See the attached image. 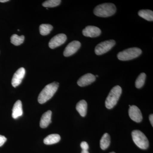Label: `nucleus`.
<instances>
[{
  "instance_id": "f257e3e1",
  "label": "nucleus",
  "mask_w": 153,
  "mask_h": 153,
  "mask_svg": "<svg viewBox=\"0 0 153 153\" xmlns=\"http://www.w3.org/2000/svg\"><path fill=\"white\" fill-rule=\"evenodd\" d=\"M59 87V83L56 82L48 84L44 88L38 97V101L40 104H44L52 98L56 93Z\"/></svg>"
},
{
  "instance_id": "f03ea898",
  "label": "nucleus",
  "mask_w": 153,
  "mask_h": 153,
  "mask_svg": "<svg viewBox=\"0 0 153 153\" xmlns=\"http://www.w3.org/2000/svg\"><path fill=\"white\" fill-rule=\"evenodd\" d=\"M116 7L112 3H104L97 6L94 10L95 16L100 17H108L115 13Z\"/></svg>"
},
{
  "instance_id": "7ed1b4c3",
  "label": "nucleus",
  "mask_w": 153,
  "mask_h": 153,
  "mask_svg": "<svg viewBox=\"0 0 153 153\" xmlns=\"http://www.w3.org/2000/svg\"><path fill=\"white\" fill-rule=\"evenodd\" d=\"M122 91V88L119 85L113 88L105 100V105L107 108L111 109L117 104L121 95Z\"/></svg>"
},
{
  "instance_id": "20e7f679",
  "label": "nucleus",
  "mask_w": 153,
  "mask_h": 153,
  "mask_svg": "<svg viewBox=\"0 0 153 153\" xmlns=\"http://www.w3.org/2000/svg\"><path fill=\"white\" fill-rule=\"evenodd\" d=\"M142 50L137 47L126 49L118 54V59L122 61H127L137 58L141 54Z\"/></svg>"
},
{
  "instance_id": "39448f33",
  "label": "nucleus",
  "mask_w": 153,
  "mask_h": 153,
  "mask_svg": "<svg viewBox=\"0 0 153 153\" xmlns=\"http://www.w3.org/2000/svg\"><path fill=\"white\" fill-rule=\"evenodd\" d=\"M131 136L134 142L140 149H146L149 147V140L142 132L139 130L133 131Z\"/></svg>"
},
{
  "instance_id": "423d86ee",
  "label": "nucleus",
  "mask_w": 153,
  "mask_h": 153,
  "mask_svg": "<svg viewBox=\"0 0 153 153\" xmlns=\"http://www.w3.org/2000/svg\"><path fill=\"white\" fill-rule=\"evenodd\" d=\"M115 41L109 40L101 42L97 45L95 48V53L97 55H102L109 51L115 45Z\"/></svg>"
},
{
  "instance_id": "0eeeda50",
  "label": "nucleus",
  "mask_w": 153,
  "mask_h": 153,
  "mask_svg": "<svg viewBox=\"0 0 153 153\" xmlns=\"http://www.w3.org/2000/svg\"><path fill=\"white\" fill-rule=\"evenodd\" d=\"M67 39L66 35L64 34H59L54 36L51 39L49 43V48L52 49L61 46L64 44Z\"/></svg>"
},
{
  "instance_id": "6e6552de",
  "label": "nucleus",
  "mask_w": 153,
  "mask_h": 153,
  "mask_svg": "<svg viewBox=\"0 0 153 153\" xmlns=\"http://www.w3.org/2000/svg\"><path fill=\"white\" fill-rule=\"evenodd\" d=\"M80 46L81 44L79 41H72L66 46L63 52V55L65 57H69L73 55L78 51Z\"/></svg>"
},
{
  "instance_id": "1a4fd4ad",
  "label": "nucleus",
  "mask_w": 153,
  "mask_h": 153,
  "mask_svg": "<svg viewBox=\"0 0 153 153\" xmlns=\"http://www.w3.org/2000/svg\"><path fill=\"white\" fill-rule=\"evenodd\" d=\"M129 116L132 120L137 123H140L143 120L141 112L138 108L134 105L130 107L128 110Z\"/></svg>"
},
{
  "instance_id": "9d476101",
  "label": "nucleus",
  "mask_w": 153,
  "mask_h": 153,
  "mask_svg": "<svg viewBox=\"0 0 153 153\" xmlns=\"http://www.w3.org/2000/svg\"><path fill=\"white\" fill-rule=\"evenodd\" d=\"M25 68L23 67H21L19 68L18 70L14 74L12 80V85L14 87H16L21 84L22 82V79L25 77Z\"/></svg>"
},
{
  "instance_id": "9b49d317",
  "label": "nucleus",
  "mask_w": 153,
  "mask_h": 153,
  "mask_svg": "<svg viewBox=\"0 0 153 153\" xmlns=\"http://www.w3.org/2000/svg\"><path fill=\"white\" fill-rule=\"evenodd\" d=\"M101 30L97 27L93 26H88L82 31V34L85 37L95 38L101 34Z\"/></svg>"
},
{
  "instance_id": "f8f14e48",
  "label": "nucleus",
  "mask_w": 153,
  "mask_h": 153,
  "mask_svg": "<svg viewBox=\"0 0 153 153\" xmlns=\"http://www.w3.org/2000/svg\"><path fill=\"white\" fill-rule=\"evenodd\" d=\"M96 77L91 73H88L81 76L78 81L77 83L80 87H84L86 85H90L91 83L95 81Z\"/></svg>"
},
{
  "instance_id": "ddd939ff",
  "label": "nucleus",
  "mask_w": 153,
  "mask_h": 153,
  "mask_svg": "<svg viewBox=\"0 0 153 153\" xmlns=\"http://www.w3.org/2000/svg\"><path fill=\"white\" fill-rule=\"evenodd\" d=\"M52 114V111L49 110L47 112L44 113L42 116L40 123V127L41 128H46L49 125V124L52 122L51 121Z\"/></svg>"
},
{
  "instance_id": "4468645a",
  "label": "nucleus",
  "mask_w": 153,
  "mask_h": 153,
  "mask_svg": "<svg viewBox=\"0 0 153 153\" xmlns=\"http://www.w3.org/2000/svg\"><path fill=\"white\" fill-rule=\"evenodd\" d=\"M12 117L14 119H17L19 117L22 116L23 114L22 109V101L20 100H17L14 105L12 110Z\"/></svg>"
},
{
  "instance_id": "2eb2a0df",
  "label": "nucleus",
  "mask_w": 153,
  "mask_h": 153,
  "mask_svg": "<svg viewBox=\"0 0 153 153\" xmlns=\"http://www.w3.org/2000/svg\"><path fill=\"white\" fill-rule=\"evenodd\" d=\"M76 109L81 116L84 117L87 113V102L85 100H80L76 104Z\"/></svg>"
},
{
  "instance_id": "dca6fc26",
  "label": "nucleus",
  "mask_w": 153,
  "mask_h": 153,
  "mask_svg": "<svg viewBox=\"0 0 153 153\" xmlns=\"http://www.w3.org/2000/svg\"><path fill=\"white\" fill-rule=\"evenodd\" d=\"M60 137L58 134H52L46 137L44 140V144L46 145H52L59 142Z\"/></svg>"
},
{
  "instance_id": "f3484780",
  "label": "nucleus",
  "mask_w": 153,
  "mask_h": 153,
  "mask_svg": "<svg viewBox=\"0 0 153 153\" xmlns=\"http://www.w3.org/2000/svg\"><path fill=\"white\" fill-rule=\"evenodd\" d=\"M138 15L140 17L149 22L153 21V12L151 10H143L139 11Z\"/></svg>"
},
{
  "instance_id": "a211bd4d",
  "label": "nucleus",
  "mask_w": 153,
  "mask_h": 153,
  "mask_svg": "<svg viewBox=\"0 0 153 153\" xmlns=\"http://www.w3.org/2000/svg\"><path fill=\"white\" fill-rule=\"evenodd\" d=\"M110 137L109 134H104L100 140V147L102 149L105 150L107 149L110 144Z\"/></svg>"
},
{
  "instance_id": "6ab92c4d",
  "label": "nucleus",
  "mask_w": 153,
  "mask_h": 153,
  "mask_svg": "<svg viewBox=\"0 0 153 153\" xmlns=\"http://www.w3.org/2000/svg\"><path fill=\"white\" fill-rule=\"evenodd\" d=\"M53 29L52 25L49 24H42L40 25L39 27L40 34L42 36H45L48 35Z\"/></svg>"
},
{
  "instance_id": "aec40b11",
  "label": "nucleus",
  "mask_w": 153,
  "mask_h": 153,
  "mask_svg": "<svg viewBox=\"0 0 153 153\" xmlns=\"http://www.w3.org/2000/svg\"><path fill=\"white\" fill-rule=\"evenodd\" d=\"M25 36H19L16 34H14L11 37V42L15 46L21 45L25 41Z\"/></svg>"
},
{
  "instance_id": "412c9836",
  "label": "nucleus",
  "mask_w": 153,
  "mask_h": 153,
  "mask_svg": "<svg viewBox=\"0 0 153 153\" xmlns=\"http://www.w3.org/2000/svg\"><path fill=\"white\" fill-rule=\"evenodd\" d=\"M146 74L145 73H142L139 75L135 81V86L137 88H140L144 85L146 79Z\"/></svg>"
},
{
  "instance_id": "4be33fe9",
  "label": "nucleus",
  "mask_w": 153,
  "mask_h": 153,
  "mask_svg": "<svg viewBox=\"0 0 153 153\" xmlns=\"http://www.w3.org/2000/svg\"><path fill=\"white\" fill-rule=\"evenodd\" d=\"M61 2L60 0H48L44 2L42 5L45 7H54L59 5Z\"/></svg>"
},
{
  "instance_id": "5701e85b",
  "label": "nucleus",
  "mask_w": 153,
  "mask_h": 153,
  "mask_svg": "<svg viewBox=\"0 0 153 153\" xmlns=\"http://www.w3.org/2000/svg\"><path fill=\"white\" fill-rule=\"evenodd\" d=\"M80 147H81V149H82V150H88V148H89L88 144L85 141L82 142L81 143Z\"/></svg>"
},
{
  "instance_id": "b1692460",
  "label": "nucleus",
  "mask_w": 153,
  "mask_h": 153,
  "mask_svg": "<svg viewBox=\"0 0 153 153\" xmlns=\"http://www.w3.org/2000/svg\"><path fill=\"white\" fill-rule=\"evenodd\" d=\"M7 139L5 137L0 135V147L2 146L7 141Z\"/></svg>"
},
{
  "instance_id": "393cba45",
  "label": "nucleus",
  "mask_w": 153,
  "mask_h": 153,
  "mask_svg": "<svg viewBox=\"0 0 153 153\" xmlns=\"http://www.w3.org/2000/svg\"><path fill=\"white\" fill-rule=\"evenodd\" d=\"M149 120L150 121V123L151 124H152V126H153V114H151L149 116Z\"/></svg>"
},
{
  "instance_id": "a878e982",
  "label": "nucleus",
  "mask_w": 153,
  "mask_h": 153,
  "mask_svg": "<svg viewBox=\"0 0 153 153\" xmlns=\"http://www.w3.org/2000/svg\"><path fill=\"white\" fill-rule=\"evenodd\" d=\"M9 1V0H0V2L5 3Z\"/></svg>"
},
{
  "instance_id": "bb28decb",
  "label": "nucleus",
  "mask_w": 153,
  "mask_h": 153,
  "mask_svg": "<svg viewBox=\"0 0 153 153\" xmlns=\"http://www.w3.org/2000/svg\"><path fill=\"white\" fill-rule=\"evenodd\" d=\"M81 153H89L88 150H82Z\"/></svg>"
},
{
  "instance_id": "cd10ccee",
  "label": "nucleus",
  "mask_w": 153,
  "mask_h": 153,
  "mask_svg": "<svg viewBox=\"0 0 153 153\" xmlns=\"http://www.w3.org/2000/svg\"><path fill=\"white\" fill-rule=\"evenodd\" d=\"M110 153H115L114 152H111Z\"/></svg>"
},
{
  "instance_id": "c85d7f7f",
  "label": "nucleus",
  "mask_w": 153,
  "mask_h": 153,
  "mask_svg": "<svg viewBox=\"0 0 153 153\" xmlns=\"http://www.w3.org/2000/svg\"><path fill=\"white\" fill-rule=\"evenodd\" d=\"M129 106L130 107L131 106V105H129Z\"/></svg>"
}]
</instances>
